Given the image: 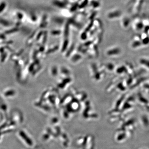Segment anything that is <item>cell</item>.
Returning a JSON list of instances; mask_svg holds the SVG:
<instances>
[]
</instances>
